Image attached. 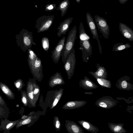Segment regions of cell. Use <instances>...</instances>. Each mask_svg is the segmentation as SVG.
Returning a JSON list of instances; mask_svg holds the SVG:
<instances>
[{
    "label": "cell",
    "instance_id": "28",
    "mask_svg": "<svg viewBox=\"0 0 133 133\" xmlns=\"http://www.w3.org/2000/svg\"><path fill=\"white\" fill-rule=\"evenodd\" d=\"M10 112L9 108L0 105V119H8Z\"/></svg>",
    "mask_w": 133,
    "mask_h": 133
},
{
    "label": "cell",
    "instance_id": "10",
    "mask_svg": "<svg viewBox=\"0 0 133 133\" xmlns=\"http://www.w3.org/2000/svg\"><path fill=\"white\" fill-rule=\"evenodd\" d=\"M66 36H63L59 41L54 50L51 52V57L56 64L58 63L61 56V53L65 42Z\"/></svg>",
    "mask_w": 133,
    "mask_h": 133
},
{
    "label": "cell",
    "instance_id": "5",
    "mask_svg": "<svg viewBox=\"0 0 133 133\" xmlns=\"http://www.w3.org/2000/svg\"><path fill=\"white\" fill-rule=\"evenodd\" d=\"M94 21L98 30L104 38L108 39L110 33V28L107 20L104 18L96 15Z\"/></svg>",
    "mask_w": 133,
    "mask_h": 133
},
{
    "label": "cell",
    "instance_id": "27",
    "mask_svg": "<svg viewBox=\"0 0 133 133\" xmlns=\"http://www.w3.org/2000/svg\"><path fill=\"white\" fill-rule=\"evenodd\" d=\"M131 47L130 44L128 43L124 44L123 43H117L113 46L112 51H121L130 48Z\"/></svg>",
    "mask_w": 133,
    "mask_h": 133
},
{
    "label": "cell",
    "instance_id": "32",
    "mask_svg": "<svg viewBox=\"0 0 133 133\" xmlns=\"http://www.w3.org/2000/svg\"><path fill=\"white\" fill-rule=\"evenodd\" d=\"M14 85L17 89L18 91H21L24 86V84L21 79H18L14 82Z\"/></svg>",
    "mask_w": 133,
    "mask_h": 133
},
{
    "label": "cell",
    "instance_id": "21",
    "mask_svg": "<svg viewBox=\"0 0 133 133\" xmlns=\"http://www.w3.org/2000/svg\"><path fill=\"white\" fill-rule=\"evenodd\" d=\"M97 69L96 71H93V73L98 77L107 79V73L105 68L101 66L99 64L97 63L96 66Z\"/></svg>",
    "mask_w": 133,
    "mask_h": 133
},
{
    "label": "cell",
    "instance_id": "39",
    "mask_svg": "<svg viewBox=\"0 0 133 133\" xmlns=\"http://www.w3.org/2000/svg\"><path fill=\"white\" fill-rule=\"evenodd\" d=\"M84 94H89L91 95L92 94V93L90 92H85L84 93Z\"/></svg>",
    "mask_w": 133,
    "mask_h": 133
},
{
    "label": "cell",
    "instance_id": "4",
    "mask_svg": "<svg viewBox=\"0 0 133 133\" xmlns=\"http://www.w3.org/2000/svg\"><path fill=\"white\" fill-rule=\"evenodd\" d=\"M76 62L75 52L74 48L68 55L65 63L64 64V68L69 79H70L73 75Z\"/></svg>",
    "mask_w": 133,
    "mask_h": 133
},
{
    "label": "cell",
    "instance_id": "25",
    "mask_svg": "<svg viewBox=\"0 0 133 133\" xmlns=\"http://www.w3.org/2000/svg\"><path fill=\"white\" fill-rule=\"evenodd\" d=\"M87 72L92 75L96 79L98 83L101 86L104 87L111 88V85L110 81L98 77L93 73V71H87Z\"/></svg>",
    "mask_w": 133,
    "mask_h": 133
},
{
    "label": "cell",
    "instance_id": "30",
    "mask_svg": "<svg viewBox=\"0 0 133 133\" xmlns=\"http://www.w3.org/2000/svg\"><path fill=\"white\" fill-rule=\"evenodd\" d=\"M42 45L44 50L48 52L49 49V40L46 37H44L41 40Z\"/></svg>",
    "mask_w": 133,
    "mask_h": 133
},
{
    "label": "cell",
    "instance_id": "9",
    "mask_svg": "<svg viewBox=\"0 0 133 133\" xmlns=\"http://www.w3.org/2000/svg\"><path fill=\"white\" fill-rule=\"evenodd\" d=\"M35 79L40 81L43 77V66L41 59L36 58L31 69L30 70Z\"/></svg>",
    "mask_w": 133,
    "mask_h": 133
},
{
    "label": "cell",
    "instance_id": "19",
    "mask_svg": "<svg viewBox=\"0 0 133 133\" xmlns=\"http://www.w3.org/2000/svg\"><path fill=\"white\" fill-rule=\"evenodd\" d=\"M0 89L9 99L14 100L15 99L14 93L6 84L0 82Z\"/></svg>",
    "mask_w": 133,
    "mask_h": 133
},
{
    "label": "cell",
    "instance_id": "13",
    "mask_svg": "<svg viewBox=\"0 0 133 133\" xmlns=\"http://www.w3.org/2000/svg\"><path fill=\"white\" fill-rule=\"evenodd\" d=\"M73 17H69L62 21L57 28V36L59 37L66 34L69 29L70 26L72 22Z\"/></svg>",
    "mask_w": 133,
    "mask_h": 133
},
{
    "label": "cell",
    "instance_id": "2",
    "mask_svg": "<svg viewBox=\"0 0 133 133\" xmlns=\"http://www.w3.org/2000/svg\"><path fill=\"white\" fill-rule=\"evenodd\" d=\"M77 28L76 25H75L69 32L68 35L61 55L62 61L64 64L68 55L74 47L75 41L77 39Z\"/></svg>",
    "mask_w": 133,
    "mask_h": 133
},
{
    "label": "cell",
    "instance_id": "20",
    "mask_svg": "<svg viewBox=\"0 0 133 133\" xmlns=\"http://www.w3.org/2000/svg\"><path fill=\"white\" fill-rule=\"evenodd\" d=\"M68 123H66L65 125L66 129L69 132L75 133H84L81 128L75 122L70 121Z\"/></svg>",
    "mask_w": 133,
    "mask_h": 133
},
{
    "label": "cell",
    "instance_id": "12",
    "mask_svg": "<svg viewBox=\"0 0 133 133\" xmlns=\"http://www.w3.org/2000/svg\"><path fill=\"white\" fill-rule=\"evenodd\" d=\"M130 78L128 76H124L118 80L116 87L120 90H129L133 89V85L129 82Z\"/></svg>",
    "mask_w": 133,
    "mask_h": 133
},
{
    "label": "cell",
    "instance_id": "31",
    "mask_svg": "<svg viewBox=\"0 0 133 133\" xmlns=\"http://www.w3.org/2000/svg\"><path fill=\"white\" fill-rule=\"evenodd\" d=\"M31 116L28 117L24 119H21L17 124L16 125L15 127L17 129L22 126L28 124L30 123L31 121Z\"/></svg>",
    "mask_w": 133,
    "mask_h": 133
},
{
    "label": "cell",
    "instance_id": "34",
    "mask_svg": "<svg viewBox=\"0 0 133 133\" xmlns=\"http://www.w3.org/2000/svg\"><path fill=\"white\" fill-rule=\"evenodd\" d=\"M21 91L22 101L25 106H27L28 105V102L26 91L22 90Z\"/></svg>",
    "mask_w": 133,
    "mask_h": 133
},
{
    "label": "cell",
    "instance_id": "14",
    "mask_svg": "<svg viewBox=\"0 0 133 133\" xmlns=\"http://www.w3.org/2000/svg\"><path fill=\"white\" fill-rule=\"evenodd\" d=\"M119 29L124 37L130 41H133V31L129 27L125 24L120 23Z\"/></svg>",
    "mask_w": 133,
    "mask_h": 133
},
{
    "label": "cell",
    "instance_id": "17",
    "mask_svg": "<svg viewBox=\"0 0 133 133\" xmlns=\"http://www.w3.org/2000/svg\"><path fill=\"white\" fill-rule=\"evenodd\" d=\"M79 84L80 87L87 90L95 89L98 87V86L86 76L84 77V79L81 80Z\"/></svg>",
    "mask_w": 133,
    "mask_h": 133
},
{
    "label": "cell",
    "instance_id": "16",
    "mask_svg": "<svg viewBox=\"0 0 133 133\" xmlns=\"http://www.w3.org/2000/svg\"><path fill=\"white\" fill-rule=\"evenodd\" d=\"M64 83L61 72H57L53 75L50 77L49 84L52 87L58 85H61Z\"/></svg>",
    "mask_w": 133,
    "mask_h": 133
},
{
    "label": "cell",
    "instance_id": "33",
    "mask_svg": "<svg viewBox=\"0 0 133 133\" xmlns=\"http://www.w3.org/2000/svg\"><path fill=\"white\" fill-rule=\"evenodd\" d=\"M62 91H59L57 92L56 96H55V97L54 99L53 102L52 104L51 105V109L53 108L57 105L59 102L60 98H61L62 95Z\"/></svg>",
    "mask_w": 133,
    "mask_h": 133
},
{
    "label": "cell",
    "instance_id": "38",
    "mask_svg": "<svg viewBox=\"0 0 133 133\" xmlns=\"http://www.w3.org/2000/svg\"><path fill=\"white\" fill-rule=\"evenodd\" d=\"M128 0H119V3L121 4H124Z\"/></svg>",
    "mask_w": 133,
    "mask_h": 133
},
{
    "label": "cell",
    "instance_id": "1",
    "mask_svg": "<svg viewBox=\"0 0 133 133\" xmlns=\"http://www.w3.org/2000/svg\"><path fill=\"white\" fill-rule=\"evenodd\" d=\"M33 35L32 32L23 29L16 35L17 44L23 52L30 49L33 45H36L34 41Z\"/></svg>",
    "mask_w": 133,
    "mask_h": 133
},
{
    "label": "cell",
    "instance_id": "3",
    "mask_svg": "<svg viewBox=\"0 0 133 133\" xmlns=\"http://www.w3.org/2000/svg\"><path fill=\"white\" fill-rule=\"evenodd\" d=\"M54 17V15L43 16L37 18L35 26L37 30V32L48 30L53 23Z\"/></svg>",
    "mask_w": 133,
    "mask_h": 133
},
{
    "label": "cell",
    "instance_id": "29",
    "mask_svg": "<svg viewBox=\"0 0 133 133\" xmlns=\"http://www.w3.org/2000/svg\"><path fill=\"white\" fill-rule=\"evenodd\" d=\"M79 30L80 40H84L87 39H90V37L86 33L83 24L81 21L80 22Z\"/></svg>",
    "mask_w": 133,
    "mask_h": 133
},
{
    "label": "cell",
    "instance_id": "11",
    "mask_svg": "<svg viewBox=\"0 0 133 133\" xmlns=\"http://www.w3.org/2000/svg\"><path fill=\"white\" fill-rule=\"evenodd\" d=\"M22 119L15 121H10L8 119H1L0 130L4 131L3 133H10V130L17 124Z\"/></svg>",
    "mask_w": 133,
    "mask_h": 133
},
{
    "label": "cell",
    "instance_id": "37",
    "mask_svg": "<svg viewBox=\"0 0 133 133\" xmlns=\"http://www.w3.org/2000/svg\"><path fill=\"white\" fill-rule=\"evenodd\" d=\"M0 105L2 106L7 107H8L7 105L5 102L1 97L0 95Z\"/></svg>",
    "mask_w": 133,
    "mask_h": 133
},
{
    "label": "cell",
    "instance_id": "18",
    "mask_svg": "<svg viewBox=\"0 0 133 133\" xmlns=\"http://www.w3.org/2000/svg\"><path fill=\"white\" fill-rule=\"evenodd\" d=\"M87 102L85 101H71L67 102L62 108L65 109H71L78 108L83 106Z\"/></svg>",
    "mask_w": 133,
    "mask_h": 133
},
{
    "label": "cell",
    "instance_id": "36",
    "mask_svg": "<svg viewBox=\"0 0 133 133\" xmlns=\"http://www.w3.org/2000/svg\"><path fill=\"white\" fill-rule=\"evenodd\" d=\"M54 124L56 129L59 130L61 127L60 122L57 117H55L54 119Z\"/></svg>",
    "mask_w": 133,
    "mask_h": 133
},
{
    "label": "cell",
    "instance_id": "23",
    "mask_svg": "<svg viewBox=\"0 0 133 133\" xmlns=\"http://www.w3.org/2000/svg\"><path fill=\"white\" fill-rule=\"evenodd\" d=\"M78 122L87 131L93 133H96L99 131L98 129L90 123L84 120L78 121Z\"/></svg>",
    "mask_w": 133,
    "mask_h": 133
},
{
    "label": "cell",
    "instance_id": "22",
    "mask_svg": "<svg viewBox=\"0 0 133 133\" xmlns=\"http://www.w3.org/2000/svg\"><path fill=\"white\" fill-rule=\"evenodd\" d=\"M108 125L110 129L114 133H124L127 132L123 127L124 125L123 124L109 123Z\"/></svg>",
    "mask_w": 133,
    "mask_h": 133
},
{
    "label": "cell",
    "instance_id": "26",
    "mask_svg": "<svg viewBox=\"0 0 133 133\" xmlns=\"http://www.w3.org/2000/svg\"><path fill=\"white\" fill-rule=\"evenodd\" d=\"M37 57L35 53L30 49L28 50V61L30 70Z\"/></svg>",
    "mask_w": 133,
    "mask_h": 133
},
{
    "label": "cell",
    "instance_id": "6",
    "mask_svg": "<svg viewBox=\"0 0 133 133\" xmlns=\"http://www.w3.org/2000/svg\"><path fill=\"white\" fill-rule=\"evenodd\" d=\"M79 44L80 47L79 49L82 52L83 61L87 63L92 54V45L89 39L79 40Z\"/></svg>",
    "mask_w": 133,
    "mask_h": 133
},
{
    "label": "cell",
    "instance_id": "24",
    "mask_svg": "<svg viewBox=\"0 0 133 133\" xmlns=\"http://www.w3.org/2000/svg\"><path fill=\"white\" fill-rule=\"evenodd\" d=\"M69 5L70 2L69 0H64L59 3L56 9L61 11V17L63 16L66 13Z\"/></svg>",
    "mask_w": 133,
    "mask_h": 133
},
{
    "label": "cell",
    "instance_id": "35",
    "mask_svg": "<svg viewBox=\"0 0 133 133\" xmlns=\"http://www.w3.org/2000/svg\"><path fill=\"white\" fill-rule=\"evenodd\" d=\"M57 8L56 4H49L45 6V10L46 11H53Z\"/></svg>",
    "mask_w": 133,
    "mask_h": 133
},
{
    "label": "cell",
    "instance_id": "15",
    "mask_svg": "<svg viewBox=\"0 0 133 133\" xmlns=\"http://www.w3.org/2000/svg\"><path fill=\"white\" fill-rule=\"evenodd\" d=\"M26 92L28 104L32 106H34L35 104V103L36 101L33 95L32 79L29 78L27 83Z\"/></svg>",
    "mask_w": 133,
    "mask_h": 133
},
{
    "label": "cell",
    "instance_id": "7",
    "mask_svg": "<svg viewBox=\"0 0 133 133\" xmlns=\"http://www.w3.org/2000/svg\"><path fill=\"white\" fill-rule=\"evenodd\" d=\"M86 18L87 24L92 35V37L97 41L99 53L102 54V48L99 39V36L95 21L90 14L88 12L86 13Z\"/></svg>",
    "mask_w": 133,
    "mask_h": 133
},
{
    "label": "cell",
    "instance_id": "8",
    "mask_svg": "<svg viewBox=\"0 0 133 133\" xmlns=\"http://www.w3.org/2000/svg\"><path fill=\"white\" fill-rule=\"evenodd\" d=\"M119 102L110 96H104L97 100L95 104L99 107L105 109L111 108L116 105Z\"/></svg>",
    "mask_w": 133,
    "mask_h": 133
},
{
    "label": "cell",
    "instance_id": "40",
    "mask_svg": "<svg viewBox=\"0 0 133 133\" xmlns=\"http://www.w3.org/2000/svg\"><path fill=\"white\" fill-rule=\"evenodd\" d=\"M76 0L77 3H79V2H80V0Z\"/></svg>",
    "mask_w": 133,
    "mask_h": 133
}]
</instances>
